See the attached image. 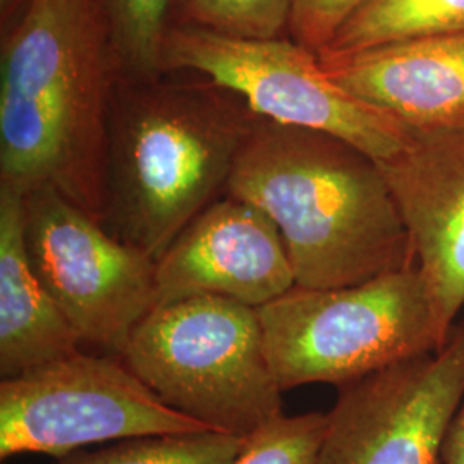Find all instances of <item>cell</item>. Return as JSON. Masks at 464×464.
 <instances>
[{
  "instance_id": "4",
  "label": "cell",
  "mask_w": 464,
  "mask_h": 464,
  "mask_svg": "<svg viewBox=\"0 0 464 464\" xmlns=\"http://www.w3.org/2000/svg\"><path fill=\"white\" fill-rule=\"evenodd\" d=\"M167 406L248 440L284 415L258 308L199 295L155 306L119 354Z\"/></svg>"
},
{
  "instance_id": "18",
  "label": "cell",
  "mask_w": 464,
  "mask_h": 464,
  "mask_svg": "<svg viewBox=\"0 0 464 464\" xmlns=\"http://www.w3.org/2000/svg\"><path fill=\"white\" fill-rule=\"evenodd\" d=\"M325 421L318 411L281 415L249 437L234 464H315Z\"/></svg>"
},
{
  "instance_id": "10",
  "label": "cell",
  "mask_w": 464,
  "mask_h": 464,
  "mask_svg": "<svg viewBox=\"0 0 464 464\" xmlns=\"http://www.w3.org/2000/svg\"><path fill=\"white\" fill-rule=\"evenodd\" d=\"M379 164L449 337L464 310V121L410 128L406 145Z\"/></svg>"
},
{
  "instance_id": "21",
  "label": "cell",
  "mask_w": 464,
  "mask_h": 464,
  "mask_svg": "<svg viewBox=\"0 0 464 464\" xmlns=\"http://www.w3.org/2000/svg\"><path fill=\"white\" fill-rule=\"evenodd\" d=\"M24 2L26 0H0V23H2V30L7 28L14 21V17L23 9Z\"/></svg>"
},
{
  "instance_id": "2",
  "label": "cell",
  "mask_w": 464,
  "mask_h": 464,
  "mask_svg": "<svg viewBox=\"0 0 464 464\" xmlns=\"http://www.w3.org/2000/svg\"><path fill=\"white\" fill-rule=\"evenodd\" d=\"M226 193L272 218L301 287L354 285L415 266L379 160L334 134L258 117Z\"/></svg>"
},
{
  "instance_id": "3",
  "label": "cell",
  "mask_w": 464,
  "mask_h": 464,
  "mask_svg": "<svg viewBox=\"0 0 464 464\" xmlns=\"http://www.w3.org/2000/svg\"><path fill=\"white\" fill-rule=\"evenodd\" d=\"M256 121L245 100L197 72L117 76L103 226L159 262L226 189Z\"/></svg>"
},
{
  "instance_id": "14",
  "label": "cell",
  "mask_w": 464,
  "mask_h": 464,
  "mask_svg": "<svg viewBox=\"0 0 464 464\" xmlns=\"http://www.w3.org/2000/svg\"><path fill=\"white\" fill-rule=\"evenodd\" d=\"M459 34H464V0H370L322 52H353L418 36Z\"/></svg>"
},
{
  "instance_id": "5",
  "label": "cell",
  "mask_w": 464,
  "mask_h": 464,
  "mask_svg": "<svg viewBox=\"0 0 464 464\" xmlns=\"http://www.w3.org/2000/svg\"><path fill=\"white\" fill-rule=\"evenodd\" d=\"M258 312L282 392L308 383L339 387L435 353L449 339L416 266L344 287L295 285Z\"/></svg>"
},
{
  "instance_id": "11",
  "label": "cell",
  "mask_w": 464,
  "mask_h": 464,
  "mask_svg": "<svg viewBox=\"0 0 464 464\" xmlns=\"http://www.w3.org/2000/svg\"><path fill=\"white\" fill-rule=\"evenodd\" d=\"M157 306L199 295L262 308L296 285L281 232L246 199L212 201L157 262Z\"/></svg>"
},
{
  "instance_id": "16",
  "label": "cell",
  "mask_w": 464,
  "mask_h": 464,
  "mask_svg": "<svg viewBox=\"0 0 464 464\" xmlns=\"http://www.w3.org/2000/svg\"><path fill=\"white\" fill-rule=\"evenodd\" d=\"M109 21L119 76L149 78L162 71L172 0H100Z\"/></svg>"
},
{
  "instance_id": "17",
  "label": "cell",
  "mask_w": 464,
  "mask_h": 464,
  "mask_svg": "<svg viewBox=\"0 0 464 464\" xmlns=\"http://www.w3.org/2000/svg\"><path fill=\"white\" fill-rule=\"evenodd\" d=\"M293 0H172L170 26L243 38L289 36Z\"/></svg>"
},
{
  "instance_id": "13",
  "label": "cell",
  "mask_w": 464,
  "mask_h": 464,
  "mask_svg": "<svg viewBox=\"0 0 464 464\" xmlns=\"http://www.w3.org/2000/svg\"><path fill=\"white\" fill-rule=\"evenodd\" d=\"M82 339L34 272L26 193L0 183V375L16 377L80 351Z\"/></svg>"
},
{
  "instance_id": "12",
  "label": "cell",
  "mask_w": 464,
  "mask_h": 464,
  "mask_svg": "<svg viewBox=\"0 0 464 464\" xmlns=\"http://www.w3.org/2000/svg\"><path fill=\"white\" fill-rule=\"evenodd\" d=\"M316 55L335 83L408 128L464 121V34Z\"/></svg>"
},
{
  "instance_id": "19",
  "label": "cell",
  "mask_w": 464,
  "mask_h": 464,
  "mask_svg": "<svg viewBox=\"0 0 464 464\" xmlns=\"http://www.w3.org/2000/svg\"><path fill=\"white\" fill-rule=\"evenodd\" d=\"M370 0H293L289 36L312 52L325 49L337 32Z\"/></svg>"
},
{
  "instance_id": "6",
  "label": "cell",
  "mask_w": 464,
  "mask_h": 464,
  "mask_svg": "<svg viewBox=\"0 0 464 464\" xmlns=\"http://www.w3.org/2000/svg\"><path fill=\"white\" fill-rule=\"evenodd\" d=\"M162 71H189L220 84L266 121L343 138L375 160L410 138L399 119L335 83L315 52L291 36L243 38L170 26Z\"/></svg>"
},
{
  "instance_id": "20",
  "label": "cell",
  "mask_w": 464,
  "mask_h": 464,
  "mask_svg": "<svg viewBox=\"0 0 464 464\" xmlns=\"http://www.w3.org/2000/svg\"><path fill=\"white\" fill-rule=\"evenodd\" d=\"M442 464H464V399L449 425L442 449Z\"/></svg>"
},
{
  "instance_id": "15",
  "label": "cell",
  "mask_w": 464,
  "mask_h": 464,
  "mask_svg": "<svg viewBox=\"0 0 464 464\" xmlns=\"http://www.w3.org/2000/svg\"><path fill=\"white\" fill-rule=\"evenodd\" d=\"M246 439L227 431L159 433L117 440L114 446L78 449L55 464H234Z\"/></svg>"
},
{
  "instance_id": "9",
  "label": "cell",
  "mask_w": 464,
  "mask_h": 464,
  "mask_svg": "<svg viewBox=\"0 0 464 464\" xmlns=\"http://www.w3.org/2000/svg\"><path fill=\"white\" fill-rule=\"evenodd\" d=\"M337 391L315 464H442L464 399V316L444 348Z\"/></svg>"
},
{
  "instance_id": "1",
  "label": "cell",
  "mask_w": 464,
  "mask_h": 464,
  "mask_svg": "<svg viewBox=\"0 0 464 464\" xmlns=\"http://www.w3.org/2000/svg\"><path fill=\"white\" fill-rule=\"evenodd\" d=\"M116 53L100 0H26L2 30L0 183L107 208Z\"/></svg>"
},
{
  "instance_id": "8",
  "label": "cell",
  "mask_w": 464,
  "mask_h": 464,
  "mask_svg": "<svg viewBox=\"0 0 464 464\" xmlns=\"http://www.w3.org/2000/svg\"><path fill=\"white\" fill-rule=\"evenodd\" d=\"M34 272L82 343L121 354L157 306V262L52 186L26 193Z\"/></svg>"
},
{
  "instance_id": "7",
  "label": "cell",
  "mask_w": 464,
  "mask_h": 464,
  "mask_svg": "<svg viewBox=\"0 0 464 464\" xmlns=\"http://www.w3.org/2000/svg\"><path fill=\"white\" fill-rule=\"evenodd\" d=\"M210 430L167 406L114 354L69 356L0 382V458H63L90 444Z\"/></svg>"
}]
</instances>
